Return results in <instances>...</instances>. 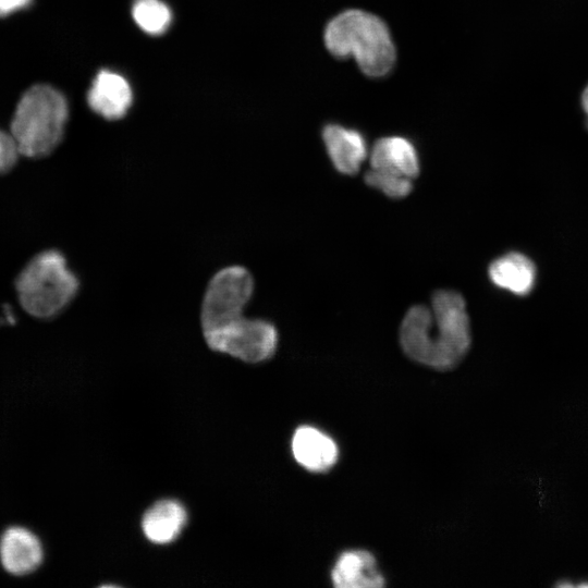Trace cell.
I'll return each mask as SVG.
<instances>
[{"instance_id": "obj_1", "label": "cell", "mask_w": 588, "mask_h": 588, "mask_svg": "<svg viewBox=\"0 0 588 588\" xmlns=\"http://www.w3.org/2000/svg\"><path fill=\"white\" fill-rule=\"evenodd\" d=\"M470 341L465 301L454 291H437L430 308L416 305L408 309L400 328L405 354L439 370L455 367L468 352Z\"/></svg>"}, {"instance_id": "obj_2", "label": "cell", "mask_w": 588, "mask_h": 588, "mask_svg": "<svg viewBox=\"0 0 588 588\" xmlns=\"http://www.w3.org/2000/svg\"><path fill=\"white\" fill-rule=\"evenodd\" d=\"M323 40L333 57H354L360 71L369 77H383L395 65L396 50L391 33L372 13L358 9L339 13L327 24Z\"/></svg>"}, {"instance_id": "obj_3", "label": "cell", "mask_w": 588, "mask_h": 588, "mask_svg": "<svg viewBox=\"0 0 588 588\" xmlns=\"http://www.w3.org/2000/svg\"><path fill=\"white\" fill-rule=\"evenodd\" d=\"M69 115L63 95L48 85H35L22 96L11 124L20 154L38 158L61 143Z\"/></svg>"}, {"instance_id": "obj_4", "label": "cell", "mask_w": 588, "mask_h": 588, "mask_svg": "<svg viewBox=\"0 0 588 588\" xmlns=\"http://www.w3.org/2000/svg\"><path fill=\"white\" fill-rule=\"evenodd\" d=\"M79 280L58 250H46L23 269L16 292L23 308L37 318H52L75 298Z\"/></svg>"}, {"instance_id": "obj_5", "label": "cell", "mask_w": 588, "mask_h": 588, "mask_svg": "<svg viewBox=\"0 0 588 588\" xmlns=\"http://www.w3.org/2000/svg\"><path fill=\"white\" fill-rule=\"evenodd\" d=\"M203 335L212 351L246 363L269 359L278 345V331L272 322L245 315L203 329Z\"/></svg>"}, {"instance_id": "obj_6", "label": "cell", "mask_w": 588, "mask_h": 588, "mask_svg": "<svg viewBox=\"0 0 588 588\" xmlns=\"http://www.w3.org/2000/svg\"><path fill=\"white\" fill-rule=\"evenodd\" d=\"M254 291V277L244 266L219 269L205 289L200 306L201 329L243 316Z\"/></svg>"}, {"instance_id": "obj_7", "label": "cell", "mask_w": 588, "mask_h": 588, "mask_svg": "<svg viewBox=\"0 0 588 588\" xmlns=\"http://www.w3.org/2000/svg\"><path fill=\"white\" fill-rule=\"evenodd\" d=\"M133 95L128 82L119 73L101 70L93 81L87 102L93 111L107 120L123 118Z\"/></svg>"}, {"instance_id": "obj_8", "label": "cell", "mask_w": 588, "mask_h": 588, "mask_svg": "<svg viewBox=\"0 0 588 588\" xmlns=\"http://www.w3.org/2000/svg\"><path fill=\"white\" fill-rule=\"evenodd\" d=\"M44 551L39 539L28 529L11 527L0 540V561L4 569L22 576L34 572L42 562Z\"/></svg>"}, {"instance_id": "obj_9", "label": "cell", "mask_w": 588, "mask_h": 588, "mask_svg": "<svg viewBox=\"0 0 588 588\" xmlns=\"http://www.w3.org/2000/svg\"><path fill=\"white\" fill-rule=\"evenodd\" d=\"M322 139L334 168L343 174H355L367 156L364 136L356 130L328 124Z\"/></svg>"}, {"instance_id": "obj_10", "label": "cell", "mask_w": 588, "mask_h": 588, "mask_svg": "<svg viewBox=\"0 0 588 588\" xmlns=\"http://www.w3.org/2000/svg\"><path fill=\"white\" fill-rule=\"evenodd\" d=\"M292 453L299 465L311 471H324L338 458V446L322 431L310 427H299L292 439Z\"/></svg>"}, {"instance_id": "obj_11", "label": "cell", "mask_w": 588, "mask_h": 588, "mask_svg": "<svg viewBox=\"0 0 588 588\" xmlns=\"http://www.w3.org/2000/svg\"><path fill=\"white\" fill-rule=\"evenodd\" d=\"M331 580L338 588H379L384 585L375 558L363 550L343 552L332 568Z\"/></svg>"}, {"instance_id": "obj_12", "label": "cell", "mask_w": 588, "mask_h": 588, "mask_svg": "<svg viewBox=\"0 0 588 588\" xmlns=\"http://www.w3.org/2000/svg\"><path fill=\"white\" fill-rule=\"evenodd\" d=\"M371 168L391 171L415 179L419 173V159L414 145L402 136L378 139L370 154Z\"/></svg>"}, {"instance_id": "obj_13", "label": "cell", "mask_w": 588, "mask_h": 588, "mask_svg": "<svg viewBox=\"0 0 588 588\" xmlns=\"http://www.w3.org/2000/svg\"><path fill=\"white\" fill-rule=\"evenodd\" d=\"M187 520L185 507L175 500L155 503L144 514L142 528L148 540L158 544L170 543L181 534Z\"/></svg>"}, {"instance_id": "obj_14", "label": "cell", "mask_w": 588, "mask_h": 588, "mask_svg": "<svg viewBox=\"0 0 588 588\" xmlns=\"http://www.w3.org/2000/svg\"><path fill=\"white\" fill-rule=\"evenodd\" d=\"M489 277L500 289L516 295H527L535 285L536 268L525 255L509 253L492 261Z\"/></svg>"}, {"instance_id": "obj_15", "label": "cell", "mask_w": 588, "mask_h": 588, "mask_svg": "<svg viewBox=\"0 0 588 588\" xmlns=\"http://www.w3.org/2000/svg\"><path fill=\"white\" fill-rule=\"evenodd\" d=\"M132 16L142 30L152 36L167 32L172 22V12L161 0H135Z\"/></svg>"}, {"instance_id": "obj_16", "label": "cell", "mask_w": 588, "mask_h": 588, "mask_svg": "<svg viewBox=\"0 0 588 588\" xmlns=\"http://www.w3.org/2000/svg\"><path fill=\"white\" fill-rule=\"evenodd\" d=\"M413 179L387 170L371 168L365 174V182L370 187L381 191L389 197L402 198L413 189Z\"/></svg>"}, {"instance_id": "obj_17", "label": "cell", "mask_w": 588, "mask_h": 588, "mask_svg": "<svg viewBox=\"0 0 588 588\" xmlns=\"http://www.w3.org/2000/svg\"><path fill=\"white\" fill-rule=\"evenodd\" d=\"M19 154L13 136L0 131V173L7 172L15 164Z\"/></svg>"}, {"instance_id": "obj_18", "label": "cell", "mask_w": 588, "mask_h": 588, "mask_svg": "<svg viewBox=\"0 0 588 588\" xmlns=\"http://www.w3.org/2000/svg\"><path fill=\"white\" fill-rule=\"evenodd\" d=\"M32 0H0V16H5L27 7Z\"/></svg>"}, {"instance_id": "obj_19", "label": "cell", "mask_w": 588, "mask_h": 588, "mask_svg": "<svg viewBox=\"0 0 588 588\" xmlns=\"http://www.w3.org/2000/svg\"><path fill=\"white\" fill-rule=\"evenodd\" d=\"M579 105H580V108H581L583 112L585 113V118H586L585 119V124H586V127L588 130V83H586L583 90L580 91Z\"/></svg>"}]
</instances>
